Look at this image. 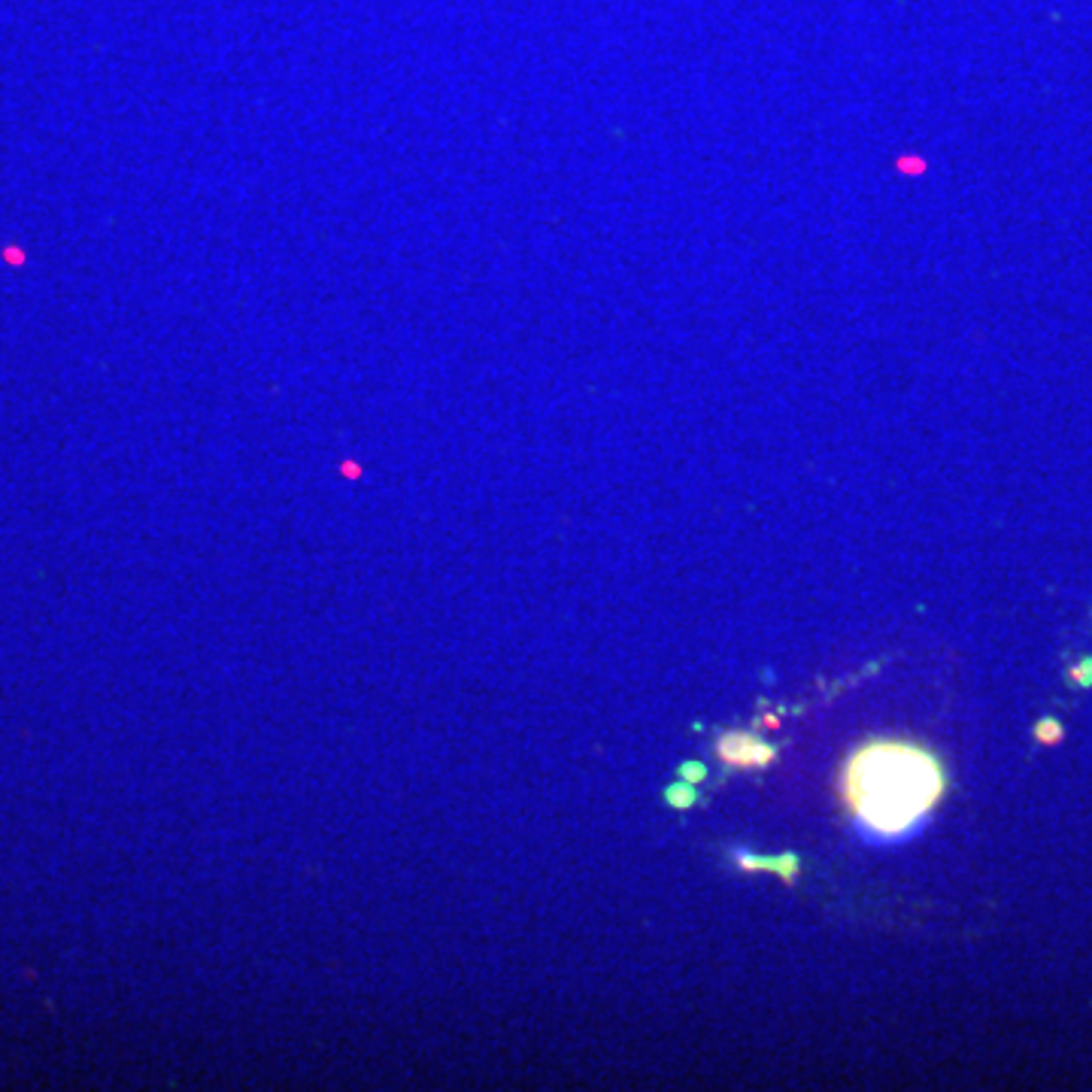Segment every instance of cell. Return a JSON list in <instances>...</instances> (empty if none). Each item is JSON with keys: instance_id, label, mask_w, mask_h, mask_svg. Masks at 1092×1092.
Masks as SVG:
<instances>
[{"instance_id": "cell-8", "label": "cell", "mask_w": 1092, "mask_h": 1092, "mask_svg": "<svg viewBox=\"0 0 1092 1092\" xmlns=\"http://www.w3.org/2000/svg\"><path fill=\"white\" fill-rule=\"evenodd\" d=\"M1071 680H1077L1081 686H1092V659H1084L1077 668H1071Z\"/></svg>"}, {"instance_id": "cell-2", "label": "cell", "mask_w": 1092, "mask_h": 1092, "mask_svg": "<svg viewBox=\"0 0 1092 1092\" xmlns=\"http://www.w3.org/2000/svg\"><path fill=\"white\" fill-rule=\"evenodd\" d=\"M735 862L743 871H771V874H780L786 886L796 883V874L802 868V859L796 853H786V856H753V853H743V850H732Z\"/></svg>"}, {"instance_id": "cell-3", "label": "cell", "mask_w": 1092, "mask_h": 1092, "mask_svg": "<svg viewBox=\"0 0 1092 1092\" xmlns=\"http://www.w3.org/2000/svg\"><path fill=\"white\" fill-rule=\"evenodd\" d=\"M759 743L756 735L750 732H732V735H722L719 743H716V756L732 765V768H753V746Z\"/></svg>"}, {"instance_id": "cell-4", "label": "cell", "mask_w": 1092, "mask_h": 1092, "mask_svg": "<svg viewBox=\"0 0 1092 1092\" xmlns=\"http://www.w3.org/2000/svg\"><path fill=\"white\" fill-rule=\"evenodd\" d=\"M665 799H668L671 807L686 810V807H692V804H695V789H692V783H674V786H668V789H665Z\"/></svg>"}, {"instance_id": "cell-5", "label": "cell", "mask_w": 1092, "mask_h": 1092, "mask_svg": "<svg viewBox=\"0 0 1092 1092\" xmlns=\"http://www.w3.org/2000/svg\"><path fill=\"white\" fill-rule=\"evenodd\" d=\"M1035 738H1038V743H1060L1062 740V726L1057 722V719H1041L1038 726H1035Z\"/></svg>"}, {"instance_id": "cell-9", "label": "cell", "mask_w": 1092, "mask_h": 1092, "mask_svg": "<svg viewBox=\"0 0 1092 1092\" xmlns=\"http://www.w3.org/2000/svg\"><path fill=\"white\" fill-rule=\"evenodd\" d=\"M762 722H765L768 729H777V726H780V716H774V713H771V716H765Z\"/></svg>"}, {"instance_id": "cell-1", "label": "cell", "mask_w": 1092, "mask_h": 1092, "mask_svg": "<svg viewBox=\"0 0 1092 1092\" xmlns=\"http://www.w3.org/2000/svg\"><path fill=\"white\" fill-rule=\"evenodd\" d=\"M944 786L947 780L932 753L893 740L862 746L844 771V796L868 835L917 832L941 802Z\"/></svg>"}, {"instance_id": "cell-6", "label": "cell", "mask_w": 1092, "mask_h": 1092, "mask_svg": "<svg viewBox=\"0 0 1092 1092\" xmlns=\"http://www.w3.org/2000/svg\"><path fill=\"white\" fill-rule=\"evenodd\" d=\"M774 759H777V750H774L771 743L759 740V743L753 746V768H765V765H771Z\"/></svg>"}, {"instance_id": "cell-7", "label": "cell", "mask_w": 1092, "mask_h": 1092, "mask_svg": "<svg viewBox=\"0 0 1092 1092\" xmlns=\"http://www.w3.org/2000/svg\"><path fill=\"white\" fill-rule=\"evenodd\" d=\"M680 777H683L686 783H698V780H705L707 777V768L705 765H698V762H686V765H680Z\"/></svg>"}]
</instances>
